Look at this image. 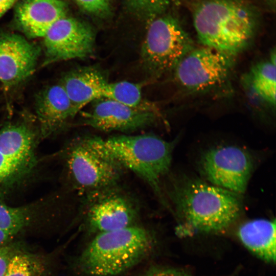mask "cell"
Here are the masks:
<instances>
[{
  "instance_id": "obj_21",
  "label": "cell",
  "mask_w": 276,
  "mask_h": 276,
  "mask_svg": "<svg viewBox=\"0 0 276 276\" xmlns=\"http://www.w3.org/2000/svg\"><path fill=\"white\" fill-rule=\"evenodd\" d=\"M45 266L38 257L15 251L11 258L4 276H44Z\"/></svg>"
},
{
  "instance_id": "obj_7",
  "label": "cell",
  "mask_w": 276,
  "mask_h": 276,
  "mask_svg": "<svg viewBox=\"0 0 276 276\" xmlns=\"http://www.w3.org/2000/svg\"><path fill=\"white\" fill-rule=\"evenodd\" d=\"M64 157L73 187L87 197L114 187L120 178L122 168L95 148L88 137L73 141Z\"/></svg>"
},
{
  "instance_id": "obj_12",
  "label": "cell",
  "mask_w": 276,
  "mask_h": 276,
  "mask_svg": "<svg viewBox=\"0 0 276 276\" xmlns=\"http://www.w3.org/2000/svg\"><path fill=\"white\" fill-rule=\"evenodd\" d=\"M40 49L22 36L0 35V83L10 90L24 82L35 72Z\"/></svg>"
},
{
  "instance_id": "obj_22",
  "label": "cell",
  "mask_w": 276,
  "mask_h": 276,
  "mask_svg": "<svg viewBox=\"0 0 276 276\" xmlns=\"http://www.w3.org/2000/svg\"><path fill=\"white\" fill-rule=\"evenodd\" d=\"M186 0H127L130 7L138 14L153 18L160 15L172 6Z\"/></svg>"
},
{
  "instance_id": "obj_13",
  "label": "cell",
  "mask_w": 276,
  "mask_h": 276,
  "mask_svg": "<svg viewBox=\"0 0 276 276\" xmlns=\"http://www.w3.org/2000/svg\"><path fill=\"white\" fill-rule=\"evenodd\" d=\"M158 112L131 107L102 98L84 113V124L104 131H129L152 124Z\"/></svg>"
},
{
  "instance_id": "obj_28",
  "label": "cell",
  "mask_w": 276,
  "mask_h": 276,
  "mask_svg": "<svg viewBox=\"0 0 276 276\" xmlns=\"http://www.w3.org/2000/svg\"><path fill=\"white\" fill-rule=\"evenodd\" d=\"M269 6L272 9H275V0H267Z\"/></svg>"
},
{
  "instance_id": "obj_10",
  "label": "cell",
  "mask_w": 276,
  "mask_h": 276,
  "mask_svg": "<svg viewBox=\"0 0 276 276\" xmlns=\"http://www.w3.org/2000/svg\"><path fill=\"white\" fill-rule=\"evenodd\" d=\"M42 38V67L61 61L86 58L94 51L95 34L91 27L67 16L55 22Z\"/></svg>"
},
{
  "instance_id": "obj_9",
  "label": "cell",
  "mask_w": 276,
  "mask_h": 276,
  "mask_svg": "<svg viewBox=\"0 0 276 276\" xmlns=\"http://www.w3.org/2000/svg\"><path fill=\"white\" fill-rule=\"evenodd\" d=\"M232 58L211 48H193L174 69L175 79L190 91L211 89L226 81L232 68Z\"/></svg>"
},
{
  "instance_id": "obj_2",
  "label": "cell",
  "mask_w": 276,
  "mask_h": 276,
  "mask_svg": "<svg viewBox=\"0 0 276 276\" xmlns=\"http://www.w3.org/2000/svg\"><path fill=\"white\" fill-rule=\"evenodd\" d=\"M259 14L244 0H201L193 22L202 44L233 57L247 47L257 28Z\"/></svg>"
},
{
  "instance_id": "obj_11",
  "label": "cell",
  "mask_w": 276,
  "mask_h": 276,
  "mask_svg": "<svg viewBox=\"0 0 276 276\" xmlns=\"http://www.w3.org/2000/svg\"><path fill=\"white\" fill-rule=\"evenodd\" d=\"M89 197L85 218L89 228L98 233L133 225L137 210L132 199L114 187Z\"/></svg>"
},
{
  "instance_id": "obj_23",
  "label": "cell",
  "mask_w": 276,
  "mask_h": 276,
  "mask_svg": "<svg viewBox=\"0 0 276 276\" xmlns=\"http://www.w3.org/2000/svg\"><path fill=\"white\" fill-rule=\"evenodd\" d=\"M86 11L94 14H102L108 11L107 0H76Z\"/></svg>"
},
{
  "instance_id": "obj_18",
  "label": "cell",
  "mask_w": 276,
  "mask_h": 276,
  "mask_svg": "<svg viewBox=\"0 0 276 276\" xmlns=\"http://www.w3.org/2000/svg\"><path fill=\"white\" fill-rule=\"evenodd\" d=\"M249 79L256 94L271 106L275 104V51L268 59L255 64L251 69Z\"/></svg>"
},
{
  "instance_id": "obj_26",
  "label": "cell",
  "mask_w": 276,
  "mask_h": 276,
  "mask_svg": "<svg viewBox=\"0 0 276 276\" xmlns=\"http://www.w3.org/2000/svg\"><path fill=\"white\" fill-rule=\"evenodd\" d=\"M16 0H0V18L14 5Z\"/></svg>"
},
{
  "instance_id": "obj_8",
  "label": "cell",
  "mask_w": 276,
  "mask_h": 276,
  "mask_svg": "<svg viewBox=\"0 0 276 276\" xmlns=\"http://www.w3.org/2000/svg\"><path fill=\"white\" fill-rule=\"evenodd\" d=\"M255 165L249 150L231 144L211 147L201 153L197 161L203 180L240 195L246 190Z\"/></svg>"
},
{
  "instance_id": "obj_17",
  "label": "cell",
  "mask_w": 276,
  "mask_h": 276,
  "mask_svg": "<svg viewBox=\"0 0 276 276\" xmlns=\"http://www.w3.org/2000/svg\"><path fill=\"white\" fill-rule=\"evenodd\" d=\"M237 235L243 244L264 261L275 262V220L255 219L240 225Z\"/></svg>"
},
{
  "instance_id": "obj_14",
  "label": "cell",
  "mask_w": 276,
  "mask_h": 276,
  "mask_svg": "<svg viewBox=\"0 0 276 276\" xmlns=\"http://www.w3.org/2000/svg\"><path fill=\"white\" fill-rule=\"evenodd\" d=\"M35 110L42 137L62 129L75 116L72 103L61 84L49 85L35 98Z\"/></svg>"
},
{
  "instance_id": "obj_24",
  "label": "cell",
  "mask_w": 276,
  "mask_h": 276,
  "mask_svg": "<svg viewBox=\"0 0 276 276\" xmlns=\"http://www.w3.org/2000/svg\"><path fill=\"white\" fill-rule=\"evenodd\" d=\"M15 252L11 246L0 247V276H4L10 260Z\"/></svg>"
},
{
  "instance_id": "obj_16",
  "label": "cell",
  "mask_w": 276,
  "mask_h": 276,
  "mask_svg": "<svg viewBox=\"0 0 276 276\" xmlns=\"http://www.w3.org/2000/svg\"><path fill=\"white\" fill-rule=\"evenodd\" d=\"M108 81L98 70L82 67L66 73L60 83L76 114L87 104L103 98Z\"/></svg>"
},
{
  "instance_id": "obj_1",
  "label": "cell",
  "mask_w": 276,
  "mask_h": 276,
  "mask_svg": "<svg viewBox=\"0 0 276 276\" xmlns=\"http://www.w3.org/2000/svg\"><path fill=\"white\" fill-rule=\"evenodd\" d=\"M180 228L189 233L223 231L239 217L241 195L185 174L173 176L166 188Z\"/></svg>"
},
{
  "instance_id": "obj_19",
  "label": "cell",
  "mask_w": 276,
  "mask_h": 276,
  "mask_svg": "<svg viewBox=\"0 0 276 276\" xmlns=\"http://www.w3.org/2000/svg\"><path fill=\"white\" fill-rule=\"evenodd\" d=\"M103 98L111 99L125 105L157 112L154 105L143 99L141 87L133 82L122 81L108 82Z\"/></svg>"
},
{
  "instance_id": "obj_5",
  "label": "cell",
  "mask_w": 276,
  "mask_h": 276,
  "mask_svg": "<svg viewBox=\"0 0 276 276\" xmlns=\"http://www.w3.org/2000/svg\"><path fill=\"white\" fill-rule=\"evenodd\" d=\"M193 47L190 35L176 18L159 15L149 24L141 47V60L147 72L158 77L174 70Z\"/></svg>"
},
{
  "instance_id": "obj_4",
  "label": "cell",
  "mask_w": 276,
  "mask_h": 276,
  "mask_svg": "<svg viewBox=\"0 0 276 276\" xmlns=\"http://www.w3.org/2000/svg\"><path fill=\"white\" fill-rule=\"evenodd\" d=\"M149 231L136 226L98 233L79 259L81 269L91 276H113L138 264L153 249Z\"/></svg>"
},
{
  "instance_id": "obj_20",
  "label": "cell",
  "mask_w": 276,
  "mask_h": 276,
  "mask_svg": "<svg viewBox=\"0 0 276 276\" xmlns=\"http://www.w3.org/2000/svg\"><path fill=\"white\" fill-rule=\"evenodd\" d=\"M32 207H14L0 202V229L14 235L26 227L32 220Z\"/></svg>"
},
{
  "instance_id": "obj_6",
  "label": "cell",
  "mask_w": 276,
  "mask_h": 276,
  "mask_svg": "<svg viewBox=\"0 0 276 276\" xmlns=\"http://www.w3.org/2000/svg\"><path fill=\"white\" fill-rule=\"evenodd\" d=\"M39 134L22 121L8 123L0 129V196L11 192L32 175L37 163Z\"/></svg>"
},
{
  "instance_id": "obj_27",
  "label": "cell",
  "mask_w": 276,
  "mask_h": 276,
  "mask_svg": "<svg viewBox=\"0 0 276 276\" xmlns=\"http://www.w3.org/2000/svg\"><path fill=\"white\" fill-rule=\"evenodd\" d=\"M14 236L11 233L0 229V245L7 242Z\"/></svg>"
},
{
  "instance_id": "obj_3",
  "label": "cell",
  "mask_w": 276,
  "mask_h": 276,
  "mask_svg": "<svg viewBox=\"0 0 276 276\" xmlns=\"http://www.w3.org/2000/svg\"><path fill=\"white\" fill-rule=\"evenodd\" d=\"M97 150L143 179L164 204L162 181L171 167L174 142H168L153 134L119 135L106 139L88 137Z\"/></svg>"
},
{
  "instance_id": "obj_15",
  "label": "cell",
  "mask_w": 276,
  "mask_h": 276,
  "mask_svg": "<svg viewBox=\"0 0 276 276\" xmlns=\"http://www.w3.org/2000/svg\"><path fill=\"white\" fill-rule=\"evenodd\" d=\"M67 10L61 0H24L16 9L17 22L28 37L42 38L55 22L66 16Z\"/></svg>"
},
{
  "instance_id": "obj_25",
  "label": "cell",
  "mask_w": 276,
  "mask_h": 276,
  "mask_svg": "<svg viewBox=\"0 0 276 276\" xmlns=\"http://www.w3.org/2000/svg\"><path fill=\"white\" fill-rule=\"evenodd\" d=\"M145 276H192L190 274L174 269H159L154 270Z\"/></svg>"
}]
</instances>
